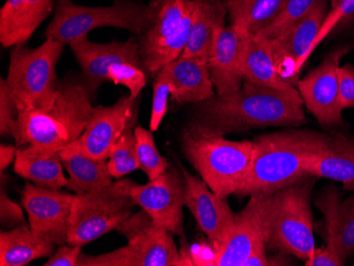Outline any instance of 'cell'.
<instances>
[{"label": "cell", "mask_w": 354, "mask_h": 266, "mask_svg": "<svg viewBox=\"0 0 354 266\" xmlns=\"http://www.w3.org/2000/svg\"><path fill=\"white\" fill-rule=\"evenodd\" d=\"M304 105L294 86L279 89L243 82L230 98L216 95L196 104L188 125L218 136L266 126H300L307 122Z\"/></svg>", "instance_id": "cell-1"}, {"label": "cell", "mask_w": 354, "mask_h": 266, "mask_svg": "<svg viewBox=\"0 0 354 266\" xmlns=\"http://www.w3.org/2000/svg\"><path fill=\"white\" fill-rule=\"evenodd\" d=\"M326 137L304 130L257 137L250 169L236 196L272 194L308 175V164L320 152Z\"/></svg>", "instance_id": "cell-2"}, {"label": "cell", "mask_w": 354, "mask_h": 266, "mask_svg": "<svg viewBox=\"0 0 354 266\" xmlns=\"http://www.w3.org/2000/svg\"><path fill=\"white\" fill-rule=\"evenodd\" d=\"M93 111L91 95L84 81L64 79L50 107L19 111L16 146L61 152L82 136Z\"/></svg>", "instance_id": "cell-3"}, {"label": "cell", "mask_w": 354, "mask_h": 266, "mask_svg": "<svg viewBox=\"0 0 354 266\" xmlns=\"http://www.w3.org/2000/svg\"><path fill=\"white\" fill-rule=\"evenodd\" d=\"M317 178L306 175L270 194L266 214V248L307 261L315 251L311 198Z\"/></svg>", "instance_id": "cell-4"}, {"label": "cell", "mask_w": 354, "mask_h": 266, "mask_svg": "<svg viewBox=\"0 0 354 266\" xmlns=\"http://www.w3.org/2000/svg\"><path fill=\"white\" fill-rule=\"evenodd\" d=\"M182 142L187 160L214 193L223 198L236 194L252 162V142H232L188 125Z\"/></svg>", "instance_id": "cell-5"}, {"label": "cell", "mask_w": 354, "mask_h": 266, "mask_svg": "<svg viewBox=\"0 0 354 266\" xmlns=\"http://www.w3.org/2000/svg\"><path fill=\"white\" fill-rule=\"evenodd\" d=\"M157 1L151 0L150 5H141L133 0H116L107 7H86L71 0H57L55 17L46 30V39L71 45L102 27L127 30L140 37L152 23Z\"/></svg>", "instance_id": "cell-6"}, {"label": "cell", "mask_w": 354, "mask_h": 266, "mask_svg": "<svg viewBox=\"0 0 354 266\" xmlns=\"http://www.w3.org/2000/svg\"><path fill=\"white\" fill-rule=\"evenodd\" d=\"M65 45L53 39L35 49L15 46L10 55L7 82L17 111L47 108L59 95L55 68Z\"/></svg>", "instance_id": "cell-7"}, {"label": "cell", "mask_w": 354, "mask_h": 266, "mask_svg": "<svg viewBox=\"0 0 354 266\" xmlns=\"http://www.w3.org/2000/svg\"><path fill=\"white\" fill-rule=\"evenodd\" d=\"M129 178L116 182L102 189L85 194H75L69 218L67 244L84 246L117 229L132 216L134 200Z\"/></svg>", "instance_id": "cell-8"}, {"label": "cell", "mask_w": 354, "mask_h": 266, "mask_svg": "<svg viewBox=\"0 0 354 266\" xmlns=\"http://www.w3.org/2000/svg\"><path fill=\"white\" fill-rule=\"evenodd\" d=\"M174 234L155 222L147 226L127 244L103 255L82 254L77 266H173L180 265V251Z\"/></svg>", "instance_id": "cell-9"}, {"label": "cell", "mask_w": 354, "mask_h": 266, "mask_svg": "<svg viewBox=\"0 0 354 266\" xmlns=\"http://www.w3.org/2000/svg\"><path fill=\"white\" fill-rule=\"evenodd\" d=\"M180 173L170 166L148 184L133 182L130 194L135 205L146 210L156 225L184 238L185 184Z\"/></svg>", "instance_id": "cell-10"}, {"label": "cell", "mask_w": 354, "mask_h": 266, "mask_svg": "<svg viewBox=\"0 0 354 266\" xmlns=\"http://www.w3.org/2000/svg\"><path fill=\"white\" fill-rule=\"evenodd\" d=\"M347 49H339L328 55L322 64L297 81V91L304 106L327 128L344 124L343 107L339 99V61Z\"/></svg>", "instance_id": "cell-11"}, {"label": "cell", "mask_w": 354, "mask_h": 266, "mask_svg": "<svg viewBox=\"0 0 354 266\" xmlns=\"http://www.w3.org/2000/svg\"><path fill=\"white\" fill-rule=\"evenodd\" d=\"M329 0H317L315 5L295 25L279 37L270 39L276 64L282 79L293 84L300 69L315 50L320 28L329 10Z\"/></svg>", "instance_id": "cell-12"}, {"label": "cell", "mask_w": 354, "mask_h": 266, "mask_svg": "<svg viewBox=\"0 0 354 266\" xmlns=\"http://www.w3.org/2000/svg\"><path fill=\"white\" fill-rule=\"evenodd\" d=\"M270 194L250 196L220 247L214 249V266H244L258 246L266 244V214Z\"/></svg>", "instance_id": "cell-13"}, {"label": "cell", "mask_w": 354, "mask_h": 266, "mask_svg": "<svg viewBox=\"0 0 354 266\" xmlns=\"http://www.w3.org/2000/svg\"><path fill=\"white\" fill-rule=\"evenodd\" d=\"M137 99L123 96L109 106L93 107L86 130L73 146L95 160H109L111 146L129 128L136 126Z\"/></svg>", "instance_id": "cell-14"}, {"label": "cell", "mask_w": 354, "mask_h": 266, "mask_svg": "<svg viewBox=\"0 0 354 266\" xmlns=\"http://www.w3.org/2000/svg\"><path fill=\"white\" fill-rule=\"evenodd\" d=\"M75 198V194L26 184L21 205L27 211L32 231L50 240L55 246L66 244Z\"/></svg>", "instance_id": "cell-15"}, {"label": "cell", "mask_w": 354, "mask_h": 266, "mask_svg": "<svg viewBox=\"0 0 354 266\" xmlns=\"http://www.w3.org/2000/svg\"><path fill=\"white\" fill-rule=\"evenodd\" d=\"M69 46L81 67L83 81L91 97L95 96L103 83L109 82L111 65L132 63L143 68L139 39L136 37H131L127 41H113L106 44L93 43L88 37H83Z\"/></svg>", "instance_id": "cell-16"}, {"label": "cell", "mask_w": 354, "mask_h": 266, "mask_svg": "<svg viewBox=\"0 0 354 266\" xmlns=\"http://www.w3.org/2000/svg\"><path fill=\"white\" fill-rule=\"evenodd\" d=\"M178 167L184 178L185 206L216 249L227 238L236 214L230 209L227 198L214 193L204 180L192 175L182 164Z\"/></svg>", "instance_id": "cell-17"}, {"label": "cell", "mask_w": 354, "mask_h": 266, "mask_svg": "<svg viewBox=\"0 0 354 266\" xmlns=\"http://www.w3.org/2000/svg\"><path fill=\"white\" fill-rule=\"evenodd\" d=\"M243 39L244 35L232 25L223 28L207 59L214 88L218 96L222 98L234 96L243 85V77L241 73Z\"/></svg>", "instance_id": "cell-18"}, {"label": "cell", "mask_w": 354, "mask_h": 266, "mask_svg": "<svg viewBox=\"0 0 354 266\" xmlns=\"http://www.w3.org/2000/svg\"><path fill=\"white\" fill-rule=\"evenodd\" d=\"M160 70L171 83V99L175 102L198 104L216 96L204 57H178Z\"/></svg>", "instance_id": "cell-19"}, {"label": "cell", "mask_w": 354, "mask_h": 266, "mask_svg": "<svg viewBox=\"0 0 354 266\" xmlns=\"http://www.w3.org/2000/svg\"><path fill=\"white\" fill-rule=\"evenodd\" d=\"M55 0H6L0 10V43L8 47L24 45L49 17Z\"/></svg>", "instance_id": "cell-20"}, {"label": "cell", "mask_w": 354, "mask_h": 266, "mask_svg": "<svg viewBox=\"0 0 354 266\" xmlns=\"http://www.w3.org/2000/svg\"><path fill=\"white\" fill-rule=\"evenodd\" d=\"M307 174L342 182L346 190L354 191V139L327 135L323 148L308 164Z\"/></svg>", "instance_id": "cell-21"}, {"label": "cell", "mask_w": 354, "mask_h": 266, "mask_svg": "<svg viewBox=\"0 0 354 266\" xmlns=\"http://www.w3.org/2000/svg\"><path fill=\"white\" fill-rule=\"evenodd\" d=\"M227 17L224 0H194L188 43L180 57L208 59Z\"/></svg>", "instance_id": "cell-22"}, {"label": "cell", "mask_w": 354, "mask_h": 266, "mask_svg": "<svg viewBox=\"0 0 354 266\" xmlns=\"http://www.w3.org/2000/svg\"><path fill=\"white\" fill-rule=\"evenodd\" d=\"M241 73L244 82L259 86L279 89L293 86L280 75L270 39L258 35L244 37Z\"/></svg>", "instance_id": "cell-23"}, {"label": "cell", "mask_w": 354, "mask_h": 266, "mask_svg": "<svg viewBox=\"0 0 354 266\" xmlns=\"http://www.w3.org/2000/svg\"><path fill=\"white\" fill-rule=\"evenodd\" d=\"M63 167L61 152L33 146L19 148L14 162V171L17 175L37 186L57 190L68 184Z\"/></svg>", "instance_id": "cell-24"}, {"label": "cell", "mask_w": 354, "mask_h": 266, "mask_svg": "<svg viewBox=\"0 0 354 266\" xmlns=\"http://www.w3.org/2000/svg\"><path fill=\"white\" fill-rule=\"evenodd\" d=\"M55 244L32 231L27 224L0 232V265L24 266L41 258L50 257Z\"/></svg>", "instance_id": "cell-25"}, {"label": "cell", "mask_w": 354, "mask_h": 266, "mask_svg": "<svg viewBox=\"0 0 354 266\" xmlns=\"http://www.w3.org/2000/svg\"><path fill=\"white\" fill-rule=\"evenodd\" d=\"M64 168L69 174L67 189L85 194L113 184L107 160H95L77 150L73 144L61 151Z\"/></svg>", "instance_id": "cell-26"}, {"label": "cell", "mask_w": 354, "mask_h": 266, "mask_svg": "<svg viewBox=\"0 0 354 266\" xmlns=\"http://www.w3.org/2000/svg\"><path fill=\"white\" fill-rule=\"evenodd\" d=\"M230 25L241 35H257L277 19L286 0H224Z\"/></svg>", "instance_id": "cell-27"}, {"label": "cell", "mask_w": 354, "mask_h": 266, "mask_svg": "<svg viewBox=\"0 0 354 266\" xmlns=\"http://www.w3.org/2000/svg\"><path fill=\"white\" fill-rule=\"evenodd\" d=\"M193 9L194 0H158L152 23L139 37L140 57L172 37Z\"/></svg>", "instance_id": "cell-28"}, {"label": "cell", "mask_w": 354, "mask_h": 266, "mask_svg": "<svg viewBox=\"0 0 354 266\" xmlns=\"http://www.w3.org/2000/svg\"><path fill=\"white\" fill-rule=\"evenodd\" d=\"M316 206L326 218V246L316 248L313 255L306 262L307 266H342L345 262L339 256V193L331 186L316 200Z\"/></svg>", "instance_id": "cell-29"}, {"label": "cell", "mask_w": 354, "mask_h": 266, "mask_svg": "<svg viewBox=\"0 0 354 266\" xmlns=\"http://www.w3.org/2000/svg\"><path fill=\"white\" fill-rule=\"evenodd\" d=\"M136 128V126H135ZM129 128L120 138L111 146L107 160L109 173L111 178H122L133 171L140 169L137 156V142L134 129Z\"/></svg>", "instance_id": "cell-30"}, {"label": "cell", "mask_w": 354, "mask_h": 266, "mask_svg": "<svg viewBox=\"0 0 354 266\" xmlns=\"http://www.w3.org/2000/svg\"><path fill=\"white\" fill-rule=\"evenodd\" d=\"M137 142V156L141 170L147 174L149 180H155L170 167L168 160L164 158L155 144L152 132L147 129L136 126L134 129Z\"/></svg>", "instance_id": "cell-31"}, {"label": "cell", "mask_w": 354, "mask_h": 266, "mask_svg": "<svg viewBox=\"0 0 354 266\" xmlns=\"http://www.w3.org/2000/svg\"><path fill=\"white\" fill-rule=\"evenodd\" d=\"M317 0H286L281 13L274 23L259 33L258 37L274 39L295 25L312 9Z\"/></svg>", "instance_id": "cell-32"}, {"label": "cell", "mask_w": 354, "mask_h": 266, "mask_svg": "<svg viewBox=\"0 0 354 266\" xmlns=\"http://www.w3.org/2000/svg\"><path fill=\"white\" fill-rule=\"evenodd\" d=\"M354 23V0H330V11L316 39L317 47L330 33L346 29Z\"/></svg>", "instance_id": "cell-33"}, {"label": "cell", "mask_w": 354, "mask_h": 266, "mask_svg": "<svg viewBox=\"0 0 354 266\" xmlns=\"http://www.w3.org/2000/svg\"><path fill=\"white\" fill-rule=\"evenodd\" d=\"M111 82L117 85H123L130 91L132 99L138 98L142 89L147 85V77L145 69L132 63H118L111 65L109 71Z\"/></svg>", "instance_id": "cell-34"}, {"label": "cell", "mask_w": 354, "mask_h": 266, "mask_svg": "<svg viewBox=\"0 0 354 266\" xmlns=\"http://www.w3.org/2000/svg\"><path fill=\"white\" fill-rule=\"evenodd\" d=\"M339 249L344 262L354 251V196L339 202Z\"/></svg>", "instance_id": "cell-35"}, {"label": "cell", "mask_w": 354, "mask_h": 266, "mask_svg": "<svg viewBox=\"0 0 354 266\" xmlns=\"http://www.w3.org/2000/svg\"><path fill=\"white\" fill-rule=\"evenodd\" d=\"M171 89H172L171 83L169 82L165 73L159 70L153 86V103L150 118L151 132H156L158 130L166 116L168 111V101L171 97Z\"/></svg>", "instance_id": "cell-36"}, {"label": "cell", "mask_w": 354, "mask_h": 266, "mask_svg": "<svg viewBox=\"0 0 354 266\" xmlns=\"http://www.w3.org/2000/svg\"><path fill=\"white\" fill-rule=\"evenodd\" d=\"M19 111L10 95L6 79H0V135L15 138L19 131L17 126Z\"/></svg>", "instance_id": "cell-37"}, {"label": "cell", "mask_w": 354, "mask_h": 266, "mask_svg": "<svg viewBox=\"0 0 354 266\" xmlns=\"http://www.w3.org/2000/svg\"><path fill=\"white\" fill-rule=\"evenodd\" d=\"M0 222L3 227L7 228H15L26 223L21 206L10 200L3 188L0 192Z\"/></svg>", "instance_id": "cell-38"}, {"label": "cell", "mask_w": 354, "mask_h": 266, "mask_svg": "<svg viewBox=\"0 0 354 266\" xmlns=\"http://www.w3.org/2000/svg\"><path fill=\"white\" fill-rule=\"evenodd\" d=\"M339 86L343 109L354 107V67L352 65L339 66Z\"/></svg>", "instance_id": "cell-39"}, {"label": "cell", "mask_w": 354, "mask_h": 266, "mask_svg": "<svg viewBox=\"0 0 354 266\" xmlns=\"http://www.w3.org/2000/svg\"><path fill=\"white\" fill-rule=\"evenodd\" d=\"M83 246L64 245L49 258L44 266H77L80 257L83 254Z\"/></svg>", "instance_id": "cell-40"}, {"label": "cell", "mask_w": 354, "mask_h": 266, "mask_svg": "<svg viewBox=\"0 0 354 266\" xmlns=\"http://www.w3.org/2000/svg\"><path fill=\"white\" fill-rule=\"evenodd\" d=\"M266 244H262V245L258 246V247L254 249V253L252 254V256L248 258V261L244 263V266L275 265L274 262H272L268 259V256H266Z\"/></svg>", "instance_id": "cell-41"}, {"label": "cell", "mask_w": 354, "mask_h": 266, "mask_svg": "<svg viewBox=\"0 0 354 266\" xmlns=\"http://www.w3.org/2000/svg\"><path fill=\"white\" fill-rule=\"evenodd\" d=\"M19 148L14 146H6L1 144L0 146V171L3 173V171L15 162L16 155H17Z\"/></svg>", "instance_id": "cell-42"}]
</instances>
